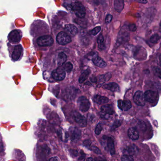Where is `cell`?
Masks as SVG:
<instances>
[{
	"label": "cell",
	"instance_id": "cell-15",
	"mask_svg": "<svg viewBox=\"0 0 161 161\" xmlns=\"http://www.w3.org/2000/svg\"><path fill=\"white\" fill-rule=\"evenodd\" d=\"M92 61L93 62L94 64L97 67L103 68L107 66V63L106 62L104 61L102 58L98 56L97 55L93 57L92 58Z\"/></svg>",
	"mask_w": 161,
	"mask_h": 161
},
{
	"label": "cell",
	"instance_id": "cell-12",
	"mask_svg": "<svg viewBox=\"0 0 161 161\" xmlns=\"http://www.w3.org/2000/svg\"><path fill=\"white\" fill-rule=\"evenodd\" d=\"M118 106L123 111H128L131 108L132 104L130 101L120 100L118 101Z\"/></svg>",
	"mask_w": 161,
	"mask_h": 161
},
{
	"label": "cell",
	"instance_id": "cell-19",
	"mask_svg": "<svg viewBox=\"0 0 161 161\" xmlns=\"http://www.w3.org/2000/svg\"><path fill=\"white\" fill-rule=\"evenodd\" d=\"M104 89L109 90L113 92H119L120 91V87L117 84L115 83H111L106 84L103 86Z\"/></svg>",
	"mask_w": 161,
	"mask_h": 161
},
{
	"label": "cell",
	"instance_id": "cell-37",
	"mask_svg": "<svg viewBox=\"0 0 161 161\" xmlns=\"http://www.w3.org/2000/svg\"><path fill=\"white\" fill-rule=\"evenodd\" d=\"M136 1L138 2L141 3H147V0H136Z\"/></svg>",
	"mask_w": 161,
	"mask_h": 161
},
{
	"label": "cell",
	"instance_id": "cell-25",
	"mask_svg": "<svg viewBox=\"0 0 161 161\" xmlns=\"http://www.w3.org/2000/svg\"><path fill=\"white\" fill-rule=\"evenodd\" d=\"M71 134L72 139H77L80 137V131L77 128H72L71 130Z\"/></svg>",
	"mask_w": 161,
	"mask_h": 161
},
{
	"label": "cell",
	"instance_id": "cell-35",
	"mask_svg": "<svg viewBox=\"0 0 161 161\" xmlns=\"http://www.w3.org/2000/svg\"><path fill=\"white\" fill-rule=\"evenodd\" d=\"M92 150L94 152H95V153L97 154H100L101 153L100 150L99 149V148H97V147H95V146L92 147Z\"/></svg>",
	"mask_w": 161,
	"mask_h": 161
},
{
	"label": "cell",
	"instance_id": "cell-6",
	"mask_svg": "<svg viewBox=\"0 0 161 161\" xmlns=\"http://www.w3.org/2000/svg\"><path fill=\"white\" fill-rule=\"evenodd\" d=\"M52 75L53 78L55 80H62L65 78L66 73L62 67H59L53 71Z\"/></svg>",
	"mask_w": 161,
	"mask_h": 161
},
{
	"label": "cell",
	"instance_id": "cell-27",
	"mask_svg": "<svg viewBox=\"0 0 161 161\" xmlns=\"http://www.w3.org/2000/svg\"><path fill=\"white\" fill-rule=\"evenodd\" d=\"M62 68L65 70V71L67 72L70 73L71 72V71L73 69V65L71 63L69 62L66 63L64 64L63 65Z\"/></svg>",
	"mask_w": 161,
	"mask_h": 161
},
{
	"label": "cell",
	"instance_id": "cell-41",
	"mask_svg": "<svg viewBox=\"0 0 161 161\" xmlns=\"http://www.w3.org/2000/svg\"><path fill=\"white\" fill-rule=\"evenodd\" d=\"M97 161H103V160H101V159L100 160H99V159H98V160H97Z\"/></svg>",
	"mask_w": 161,
	"mask_h": 161
},
{
	"label": "cell",
	"instance_id": "cell-18",
	"mask_svg": "<svg viewBox=\"0 0 161 161\" xmlns=\"http://www.w3.org/2000/svg\"><path fill=\"white\" fill-rule=\"evenodd\" d=\"M111 77V74L109 73L104 75L99 76L96 78V80L99 84H102L105 82L108 81Z\"/></svg>",
	"mask_w": 161,
	"mask_h": 161
},
{
	"label": "cell",
	"instance_id": "cell-32",
	"mask_svg": "<svg viewBox=\"0 0 161 161\" xmlns=\"http://www.w3.org/2000/svg\"><path fill=\"white\" fill-rule=\"evenodd\" d=\"M122 161H135L131 155H124L122 157Z\"/></svg>",
	"mask_w": 161,
	"mask_h": 161
},
{
	"label": "cell",
	"instance_id": "cell-17",
	"mask_svg": "<svg viewBox=\"0 0 161 161\" xmlns=\"http://www.w3.org/2000/svg\"><path fill=\"white\" fill-rule=\"evenodd\" d=\"M128 134L129 138L133 140H138L139 137L138 130L134 127H132L129 129Z\"/></svg>",
	"mask_w": 161,
	"mask_h": 161
},
{
	"label": "cell",
	"instance_id": "cell-20",
	"mask_svg": "<svg viewBox=\"0 0 161 161\" xmlns=\"http://www.w3.org/2000/svg\"><path fill=\"white\" fill-rule=\"evenodd\" d=\"M93 100L97 104H103L108 103L109 100L107 97H103V96H102L99 95H96L94 97Z\"/></svg>",
	"mask_w": 161,
	"mask_h": 161
},
{
	"label": "cell",
	"instance_id": "cell-16",
	"mask_svg": "<svg viewBox=\"0 0 161 161\" xmlns=\"http://www.w3.org/2000/svg\"><path fill=\"white\" fill-rule=\"evenodd\" d=\"M139 149L137 146L133 145L128 146L124 150V153L125 155H131L136 154L138 153Z\"/></svg>",
	"mask_w": 161,
	"mask_h": 161
},
{
	"label": "cell",
	"instance_id": "cell-3",
	"mask_svg": "<svg viewBox=\"0 0 161 161\" xmlns=\"http://www.w3.org/2000/svg\"><path fill=\"white\" fill-rule=\"evenodd\" d=\"M78 105L80 111L82 112H87L90 108V102L86 97L82 96L78 98Z\"/></svg>",
	"mask_w": 161,
	"mask_h": 161
},
{
	"label": "cell",
	"instance_id": "cell-10",
	"mask_svg": "<svg viewBox=\"0 0 161 161\" xmlns=\"http://www.w3.org/2000/svg\"><path fill=\"white\" fill-rule=\"evenodd\" d=\"M74 118L76 123L78 124L80 127H85L87 124L86 118L83 116H82L80 113L77 111H75L73 114Z\"/></svg>",
	"mask_w": 161,
	"mask_h": 161
},
{
	"label": "cell",
	"instance_id": "cell-14",
	"mask_svg": "<svg viewBox=\"0 0 161 161\" xmlns=\"http://www.w3.org/2000/svg\"><path fill=\"white\" fill-rule=\"evenodd\" d=\"M65 30L66 33L70 36H75L78 32V30L77 27L72 24L66 25L65 26Z\"/></svg>",
	"mask_w": 161,
	"mask_h": 161
},
{
	"label": "cell",
	"instance_id": "cell-36",
	"mask_svg": "<svg viewBox=\"0 0 161 161\" xmlns=\"http://www.w3.org/2000/svg\"><path fill=\"white\" fill-rule=\"evenodd\" d=\"M48 161H59L58 158L57 157H52V158H50L49 160H48Z\"/></svg>",
	"mask_w": 161,
	"mask_h": 161
},
{
	"label": "cell",
	"instance_id": "cell-38",
	"mask_svg": "<svg viewBox=\"0 0 161 161\" xmlns=\"http://www.w3.org/2000/svg\"><path fill=\"white\" fill-rule=\"evenodd\" d=\"M85 160V155L84 154H82V155L80 156V158L78 159L79 161H84Z\"/></svg>",
	"mask_w": 161,
	"mask_h": 161
},
{
	"label": "cell",
	"instance_id": "cell-8",
	"mask_svg": "<svg viewBox=\"0 0 161 161\" xmlns=\"http://www.w3.org/2000/svg\"><path fill=\"white\" fill-rule=\"evenodd\" d=\"M134 101L139 106H144L146 102L145 93L141 91H137L134 94Z\"/></svg>",
	"mask_w": 161,
	"mask_h": 161
},
{
	"label": "cell",
	"instance_id": "cell-21",
	"mask_svg": "<svg viewBox=\"0 0 161 161\" xmlns=\"http://www.w3.org/2000/svg\"><path fill=\"white\" fill-rule=\"evenodd\" d=\"M67 56L64 53H61L58 54L57 57V64L58 65H62L65 64L67 61Z\"/></svg>",
	"mask_w": 161,
	"mask_h": 161
},
{
	"label": "cell",
	"instance_id": "cell-9",
	"mask_svg": "<svg viewBox=\"0 0 161 161\" xmlns=\"http://www.w3.org/2000/svg\"><path fill=\"white\" fill-rule=\"evenodd\" d=\"M22 37V33L20 31L18 30H14L9 34L8 39L10 42L17 43L20 41Z\"/></svg>",
	"mask_w": 161,
	"mask_h": 161
},
{
	"label": "cell",
	"instance_id": "cell-5",
	"mask_svg": "<svg viewBox=\"0 0 161 161\" xmlns=\"http://www.w3.org/2000/svg\"><path fill=\"white\" fill-rule=\"evenodd\" d=\"M56 41L60 45H64L71 42V39L66 33L61 32L57 35Z\"/></svg>",
	"mask_w": 161,
	"mask_h": 161
},
{
	"label": "cell",
	"instance_id": "cell-4",
	"mask_svg": "<svg viewBox=\"0 0 161 161\" xmlns=\"http://www.w3.org/2000/svg\"><path fill=\"white\" fill-rule=\"evenodd\" d=\"M146 100L151 103L156 102L159 99V94L156 91L148 90L145 93Z\"/></svg>",
	"mask_w": 161,
	"mask_h": 161
},
{
	"label": "cell",
	"instance_id": "cell-23",
	"mask_svg": "<svg viewBox=\"0 0 161 161\" xmlns=\"http://www.w3.org/2000/svg\"><path fill=\"white\" fill-rule=\"evenodd\" d=\"M115 8L118 12H121L123 9L124 0H115Z\"/></svg>",
	"mask_w": 161,
	"mask_h": 161
},
{
	"label": "cell",
	"instance_id": "cell-26",
	"mask_svg": "<svg viewBox=\"0 0 161 161\" xmlns=\"http://www.w3.org/2000/svg\"><path fill=\"white\" fill-rule=\"evenodd\" d=\"M104 37L102 34H100L97 39V43L99 45V48L100 50H103L105 48V45L104 43Z\"/></svg>",
	"mask_w": 161,
	"mask_h": 161
},
{
	"label": "cell",
	"instance_id": "cell-40",
	"mask_svg": "<svg viewBox=\"0 0 161 161\" xmlns=\"http://www.w3.org/2000/svg\"><path fill=\"white\" fill-rule=\"evenodd\" d=\"M159 63H160V65H161V54L159 56Z\"/></svg>",
	"mask_w": 161,
	"mask_h": 161
},
{
	"label": "cell",
	"instance_id": "cell-1",
	"mask_svg": "<svg viewBox=\"0 0 161 161\" xmlns=\"http://www.w3.org/2000/svg\"><path fill=\"white\" fill-rule=\"evenodd\" d=\"M72 10L78 17L83 18L85 16L86 12L85 8L81 3L77 2L71 5Z\"/></svg>",
	"mask_w": 161,
	"mask_h": 161
},
{
	"label": "cell",
	"instance_id": "cell-42",
	"mask_svg": "<svg viewBox=\"0 0 161 161\" xmlns=\"http://www.w3.org/2000/svg\"><path fill=\"white\" fill-rule=\"evenodd\" d=\"M160 25L161 26V22H160Z\"/></svg>",
	"mask_w": 161,
	"mask_h": 161
},
{
	"label": "cell",
	"instance_id": "cell-30",
	"mask_svg": "<svg viewBox=\"0 0 161 161\" xmlns=\"http://www.w3.org/2000/svg\"><path fill=\"white\" fill-rule=\"evenodd\" d=\"M153 70L155 74L161 79V69L158 67H154Z\"/></svg>",
	"mask_w": 161,
	"mask_h": 161
},
{
	"label": "cell",
	"instance_id": "cell-24",
	"mask_svg": "<svg viewBox=\"0 0 161 161\" xmlns=\"http://www.w3.org/2000/svg\"><path fill=\"white\" fill-rule=\"evenodd\" d=\"M90 73H91V71L89 69H87L83 72L82 74L79 77V80H78L79 83L82 84L83 82H85L89 77Z\"/></svg>",
	"mask_w": 161,
	"mask_h": 161
},
{
	"label": "cell",
	"instance_id": "cell-11",
	"mask_svg": "<svg viewBox=\"0 0 161 161\" xmlns=\"http://www.w3.org/2000/svg\"><path fill=\"white\" fill-rule=\"evenodd\" d=\"M129 39V33L126 29L123 27L120 32L119 33L117 42L119 43H122L126 42Z\"/></svg>",
	"mask_w": 161,
	"mask_h": 161
},
{
	"label": "cell",
	"instance_id": "cell-2",
	"mask_svg": "<svg viewBox=\"0 0 161 161\" xmlns=\"http://www.w3.org/2000/svg\"><path fill=\"white\" fill-rule=\"evenodd\" d=\"M37 43L40 46H49L53 45L54 40L50 35H44L38 38Z\"/></svg>",
	"mask_w": 161,
	"mask_h": 161
},
{
	"label": "cell",
	"instance_id": "cell-34",
	"mask_svg": "<svg viewBox=\"0 0 161 161\" xmlns=\"http://www.w3.org/2000/svg\"><path fill=\"white\" fill-rule=\"evenodd\" d=\"M129 29L131 31L134 32L137 29V27H136V25L134 24H132L130 25L129 26Z\"/></svg>",
	"mask_w": 161,
	"mask_h": 161
},
{
	"label": "cell",
	"instance_id": "cell-7",
	"mask_svg": "<svg viewBox=\"0 0 161 161\" xmlns=\"http://www.w3.org/2000/svg\"><path fill=\"white\" fill-rule=\"evenodd\" d=\"M101 111L102 117L104 118H108V116L113 115L115 113L114 107L111 105L103 106L101 109Z\"/></svg>",
	"mask_w": 161,
	"mask_h": 161
},
{
	"label": "cell",
	"instance_id": "cell-33",
	"mask_svg": "<svg viewBox=\"0 0 161 161\" xmlns=\"http://www.w3.org/2000/svg\"><path fill=\"white\" fill-rule=\"evenodd\" d=\"M113 19V16L111 15V14H108L106 17V20H105V22L106 23L108 24L111 22V20Z\"/></svg>",
	"mask_w": 161,
	"mask_h": 161
},
{
	"label": "cell",
	"instance_id": "cell-31",
	"mask_svg": "<svg viewBox=\"0 0 161 161\" xmlns=\"http://www.w3.org/2000/svg\"><path fill=\"white\" fill-rule=\"evenodd\" d=\"M100 26H97V27L94 28V29H93V30H92L91 31H90V34L93 35H96V34H97V33H99L100 31Z\"/></svg>",
	"mask_w": 161,
	"mask_h": 161
},
{
	"label": "cell",
	"instance_id": "cell-13",
	"mask_svg": "<svg viewBox=\"0 0 161 161\" xmlns=\"http://www.w3.org/2000/svg\"><path fill=\"white\" fill-rule=\"evenodd\" d=\"M23 49L21 45H18L15 47L12 54V58L14 61H17L20 58L22 53Z\"/></svg>",
	"mask_w": 161,
	"mask_h": 161
},
{
	"label": "cell",
	"instance_id": "cell-29",
	"mask_svg": "<svg viewBox=\"0 0 161 161\" xmlns=\"http://www.w3.org/2000/svg\"><path fill=\"white\" fill-rule=\"evenodd\" d=\"M103 130V126L100 123L98 124L95 129V133L96 135H99L100 134Z\"/></svg>",
	"mask_w": 161,
	"mask_h": 161
},
{
	"label": "cell",
	"instance_id": "cell-39",
	"mask_svg": "<svg viewBox=\"0 0 161 161\" xmlns=\"http://www.w3.org/2000/svg\"><path fill=\"white\" fill-rule=\"evenodd\" d=\"M87 161H93V159L91 157H89V158H87Z\"/></svg>",
	"mask_w": 161,
	"mask_h": 161
},
{
	"label": "cell",
	"instance_id": "cell-22",
	"mask_svg": "<svg viewBox=\"0 0 161 161\" xmlns=\"http://www.w3.org/2000/svg\"><path fill=\"white\" fill-rule=\"evenodd\" d=\"M107 147L111 155L115 154V143L114 139L111 138H108Z\"/></svg>",
	"mask_w": 161,
	"mask_h": 161
},
{
	"label": "cell",
	"instance_id": "cell-28",
	"mask_svg": "<svg viewBox=\"0 0 161 161\" xmlns=\"http://www.w3.org/2000/svg\"><path fill=\"white\" fill-rule=\"evenodd\" d=\"M160 38H161V37L158 34H154V35H152L151 37L150 38V41L152 43L155 44V43H157L158 42V41L160 40Z\"/></svg>",
	"mask_w": 161,
	"mask_h": 161
}]
</instances>
